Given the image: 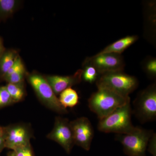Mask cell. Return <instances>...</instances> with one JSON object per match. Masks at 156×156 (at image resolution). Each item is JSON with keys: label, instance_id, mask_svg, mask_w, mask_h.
Segmentation results:
<instances>
[{"label": "cell", "instance_id": "obj_9", "mask_svg": "<svg viewBox=\"0 0 156 156\" xmlns=\"http://www.w3.org/2000/svg\"><path fill=\"white\" fill-rule=\"evenodd\" d=\"M47 137L57 143L68 154L71 152L75 145L70 122L66 118L56 117L53 130Z\"/></svg>", "mask_w": 156, "mask_h": 156}, {"label": "cell", "instance_id": "obj_5", "mask_svg": "<svg viewBox=\"0 0 156 156\" xmlns=\"http://www.w3.org/2000/svg\"><path fill=\"white\" fill-rule=\"evenodd\" d=\"M154 132L137 127L131 134H117L115 140L121 143L124 154L127 156H146L148 144Z\"/></svg>", "mask_w": 156, "mask_h": 156}, {"label": "cell", "instance_id": "obj_13", "mask_svg": "<svg viewBox=\"0 0 156 156\" xmlns=\"http://www.w3.org/2000/svg\"><path fill=\"white\" fill-rule=\"evenodd\" d=\"M19 56L17 50L12 49L6 50L0 58V81H2Z\"/></svg>", "mask_w": 156, "mask_h": 156}, {"label": "cell", "instance_id": "obj_7", "mask_svg": "<svg viewBox=\"0 0 156 156\" xmlns=\"http://www.w3.org/2000/svg\"><path fill=\"white\" fill-rule=\"evenodd\" d=\"M84 64L95 67L99 75L107 73L123 71L125 63L121 54L117 53H97L86 58Z\"/></svg>", "mask_w": 156, "mask_h": 156}, {"label": "cell", "instance_id": "obj_16", "mask_svg": "<svg viewBox=\"0 0 156 156\" xmlns=\"http://www.w3.org/2000/svg\"><path fill=\"white\" fill-rule=\"evenodd\" d=\"M5 86L14 103L22 101L25 98L26 95L25 83H7Z\"/></svg>", "mask_w": 156, "mask_h": 156}, {"label": "cell", "instance_id": "obj_25", "mask_svg": "<svg viewBox=\"0 0 156 156\" xmlns=\"http://www.w3.org/2000/svg\"><path fill=\"white\" fill-rule=\"evenodd\" d=\"M8 156H15L14 152L12 151L10 152L9 154H8Z\"/></svg>", "mask_w": 156, "mask_h": 156}, {"label": "cell", "instance_id": "obj_12", "mask_svg": "<svg viewBox=\"0 0 156 156\" xmlns=\"http://www.w3.org/2000/svg\"><path fill=\"white\" fill-rule=\"evenodd\" d=\"M138 39L137 36H128L109 45L99 53H112L121 54L126 49L134 44Z\"/></svg>", "mask_w": 156, "mask_h": 156}, {"label": "cell", "instance_id": "obj_20", "mask_svg": "<svg viewBox=\"0 0 156 156\" xmlns=\"http://www.w3.org/2000/svg\"><path fill=\"white\" fill-rule=\"evenodd\" d=\"M12 151L15 156H34L31 144L20 146Z\"/></svg>", "mask_w": 156, "mask_h": 156}, {"label": "cell", "instance_id": "obj_22", "mask_svg": "<svg viewBox=\"0 0 156 156\" xmlns=\"http://www.w3.org/2000/svg\"><path fill=\"white\" fill-rule=\"evenodd\" d=\"M147 151L153 156H156V134L154 133L151 137L148 144Z\"/></svg>", "mask_w": 156, "mask_h": 156}, {"label": "cell", "instance_id": "obj_10", "mask_svg": "<svg viewBox=\"0 0 156 156\" xmlns=\"http://www.w3.org/2000/svg\"><path fill=\"white\" fill-rule=\"evenodd\" d=\"M75 145L86 151L91 148L94 136V130L91 122L87 117H82L70 122Z\"/></svg>", "mask_w": 156, "mask_h": 156}, {"label": "cell", "instance_id": "obj_18", "mask_svg": "<svg viewBox=\"0 0 156 156\" xmlns=\"http://www.w3.org/2000/svg\"><path fill=\"white\" fill-rule=\"evenodd\" d=\"M27 73L26 70L17 72L4 78L2 81H5L7 83L24 84Z\"/></svg>", "mask_w": 156, "mask_h": 156}, {"label": "cell", "instance_id": "obj_24", "mask_svg": "<svg viewBox=\"0 0 156 156\" xmlns=\"http://www.w3.org/2000/svg\"><path fill=\"white\" fill-rule=\"evenodd\" d=\"M6 49L4 46V41L2 37H0V58L2 56L3 53L5 52Z\"/></svg>", "mask_w": 156, "mask_h": 156}, {"label": "cell", "instance_id": "obj_19", "mask_svg": "<svg viewBox=\"0 0 156 156\" xmlns=\"http://www.w3.org/2000/svg\"><path fill=\"white\" fill-rule=\"evenodd\" d=\"M14 104L5 86H0V109Z\"/></svg>", "mask_w": 156, "mask_h": 156}, {"label": "cell", "instance_id": "obj_21", "mask_svg": "<svg viewBox=\"0 0 156 156\" xmlns=\"http://www.w3.org/2000/svg\"><path fill=\"white\" fill-rule=\"evenodd\" d=\"M146 70L149 74L154 76L156 75V60L155 59H151L148 61L146 65Z\"/></svg>", "mask_w": 156, "mask_h": 156}, {"label": "cell", "instance_id": "obj_3", "mask_svg": "<svg viewBox=\"0 0 156 156\" xmlns=\"http://www.w3.org/2000/svg\"><path fill=\"white\" fill-rule=\"evenodd\" d=\"M40 102L45 107L60 114L68 113L59 102L57 95L48 83L45 75L37 72H27L26 78Z\"/></svg>", "mask_w": 156, "mask_h": 156}, {"label": "cell", "instance_id": "obj_1", "mask_svg": "<svg viewBox=\"0 0 156 156\" xmlns=\"http://www.w3.org/2000/svg\"><path fill=\"white\" fill-rule=\"evenodd\" d=\"M130 101V97H124L106 88H98L88 99V106L100 120Z\"/></svg>", "mask_w": 156, "mask_h": 156}, {"label": "cell", "instance_id": "obj_11", "mask_svg": "<svg viewBox=\"0 0 156 156\" xmlns=\"http://www.w3.org/2000/svg\"><path fill=\"white\" fill-rule=\"evenodd\" d=\"M83 69H79L72 75H45L48 83L56 95L68 88L80 83L82 80Z\"/></svg>", "mask_w": 156, "mask_h": 156}, {"label": "cell", "instance_id": "obj_6", "mask_svg": "<svg viewBox=\"0 0 156 156\" xmlns=\"http://www.w3.org/2000/svg\"><path fill=\"white\" fill-rule=\"evenodd\" d=\"M132 113L144 124L155 121L156 118V85L153 84L143 90L133 102Z\"/></svg>", "mask_w": 156, "mask_h": 156}, {"label": "cell", "instance_id": "obj_2", "mask_svg": "<svg viewBox=\"0 0 156 156\" xmlns=\"http://www.w3.org/2000/svg\"><path fill=\"white\" fill-rule=\"evenodd\" d=\"M132 114L130 101L110 114L99 120L98 129L104 133H114L116 134L133 133L136 131L137 127L132 124Z\"/></svg>", "mask_w": 156, "mask_h": 156}, {"label": "cell", "instance_id": "obj_15", "mask_svg": "<svg viewBox=\"0 0 156 156\" xmlns=\"http://www.w3.org/2000/svg\"><path fill=\"white\" fill-rule=\"evenodd\" d=\"M59 95L58 100L65 108H72L76 106L79 103L80 98L77 92L72 88L65 89Z\"/></svg>", "mask_w": 156, "mask_h": 156}, {"label": "cell", "instance_id": "obj_4", "mask_svg": "<svg viewBox=\"0 0 156 156\" xmlns=\"http://www.w3.org/2000/svg\"><path fill=\"white\" fill-rule=\"evenodd\" d=\"M97 88H106L125 97L134 92L138 86L137 79L123 71L101 75L96 81Z\"/></svg>", "mask_w": 156, "mask_h": 156}, {"label": "cell", "instance_id": "obj_14", "mask_svg": "<svg viewBox=\"0 0 156 156\" xmlns=\"http://www.w3.org/2000/svg\"><path fill=\"white\" fill-rule=\"evenodd\" d=\"M18 0H0V21H5L15 13L21 5Z\"/></svg>", "mask_w": 156, "mask_h": 156}, {"label": "cell", "instance_id": "obj_8", "mask_svg": "<svg viewBox=\"0 0 156 156\" xmlns=\"http://www.w3.org/2000/svg\"><path fill=\"white\" fill-rule=\"evenodd\" d=\"M5 148L12 151L17 147L30 144L34 137L32 128L27 123L11 124L4 127Z\"/></svg>", "mask_w": 156, "mask_h": 156}, {"label": "cell", "instance_id": "obj_17", "mask_svg": "<svg viewBox=\"0 0 156 156\" xmlns=\"http://www.w3.org/2000/svg\"><path fill=\"white\" fill-rule=\"evenodd\" d=\"M83 69L82 79L85 82L92 83L97 80L99 77V73L93 67L90 65L83 63Z\"/></svg>", "mask_w": 156, "mask_h": 156}, {"label": "cell", "instance_id": "obj_23", "mask_svg": "<svg viewBox=\"0 0 156 156\" xmlns=\"http://www.w3.org/2000/svg\"><path fill=\"white\" fill-rule=\"evenodd\" d=\"M5 148V133L4 127L0 126V156L4 148Z\"/></svg>", "mask_w": 156, "mask_h": 156}]
</instances>
